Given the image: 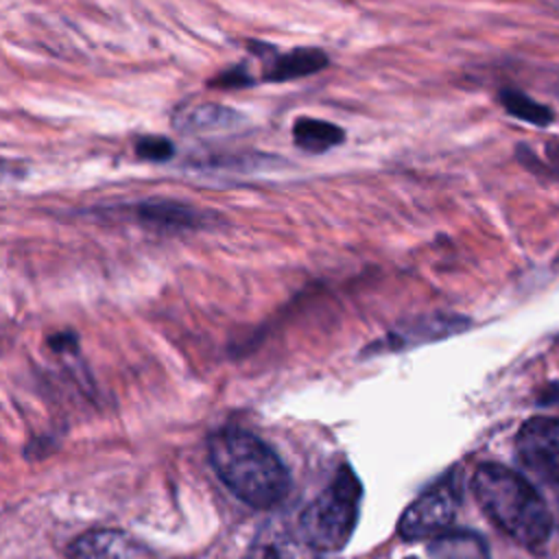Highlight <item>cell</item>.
Here are the masks:
<instances>
[{
	"label": "cell",
	"mask_w": 559,
	"mask_h": 559,
	"mask_svg": "<svg viewBox=\"0 0 559 559\" xmlns=\"http://www.w3.org/2000/svg\"><path fill=\"white\" fill-rule=\"evenodd\" d=\"M207 456L227 489L255 509L277 504L290 487L288 469L280 456L247 430H216L207 441Z\"/></svg>",
	"instance_id": "cell-1"
},
{
	"label": "cell",
	"mask_w": 559,
	"mask_h": 559,
	"mask_svg": "<svg viewBox=\"0 0 559 559\" xmlns=\"http://www.w3.org/2000/svg\"><path fill=\"white\" fill-rule=\"evenodd\" d=\"M472 487L487 518L520 546L537 550L548 542L550 509L528 478L504 465L483 463L474 472Z\"/></svg>",
	"instance_id": "cell-2"
},
{
	"label": "cell",
	"mask_w": 559,
	"mask_h": 559,
	"mask_svg": "<svg viewBox=\"0 0 559 559\" xmlns=\"http://www.w3.org/2000/svg\"><path fill=\"white\" fill-rule=\"evenodd\" d=\"M360 493V480L352 467H338L330 485L299 515V535L317 552H334L343 548L358 520Z\"/></svg>",
	"instance_id": "cell-3"
},
{
	"label": "cell",
	"mask_w": 559,
	"mask_h": 559,
	"mask_svg": "<svg viewBox=\"0 0 559 559\" xmlns=\"http://www.w3.org/2000/svg\"><path fill=\"white\" fill-rule=\"evenodd\" d=\"M518 459L533 478V487L544 489L559 509V419L533 417L515 437Z\"/></svg>",
	"instance_id": "cell-4"
},
{
	"label": "cell",
	"mask_w": 559,
	"mask_h": 559,
	"mask_svg": "<svg viewBox=\"0 0 559 559\" xmlns=\"http://www.w3.org/2000/svg\"><path fill=\"white\" fill-rule=\"evenodd\" d=\"M461 504V483L456 474H448L428 487L397 522V533L404 539L419 537H439L443 535L459 511Z\"/></svg>",
	"instance_id": "cell-5"
},
{
	"label": "cell",
	"mask_w": 559,
	"mask_h": 559,
	"mask_svg": "<svg viewBox=\"0 0 559 559\" xmlns=\"http://www.w3.org/2000/svg\"><path fill=\"white\" fill-rule=\"evenodd\" d=\"M469 323L463 317L454 314H428V317H417L411 319L395 330H391L384 338L376 341L373 345L367 347V354H382V352H402L415 345L424 343H435L439 338L459 334L465 330Z\"/></svg>",
	"instance_id": "cell-6"
},
{
	"label": "cell",
	"mask_w": 559,
	"mask_h": 559,
	"mask_svg": "<svg viewBox=\"0 0 559 559\" xmlns=\"http://www.w3.org/2000/svg\"><path fill=\"white\" fill-rule=\"evenodd\" d=\"M70 559H166L122 531H92L72 542Z\"/></svg>",
	"instance_id": "cell-7"
},
{
	"label": "cell",
	"mask_w": 559,
	"mask_h": 559,
	"mask_svg": "<svg viewBox=\"0 0 559 559\" xmlns=\"http://www.w3.org/2000/svg\"><path fill=\"white\" fill-rule=\"evenodd\" d=\"M247 122V118L229 107L216 103L188 105L177 109L173 116V127L186 135H214L236 131Z\"/></svg>",
	"instance_id": "cell-8"
},
{
	"label": "cell",
	"mask_w": 559,
	"mask_h": 559,
	"mask_svg": "<svg viewBox=\"0 0 559 559\" xmlns=\"http://www.w3.org/2000/svg\"><path fill=\"white\" fill-rule=\"evenodd\" d=\"M131 214L142 221L144 225L162 231H181V229H197L205 225V214L197 207H190L179 201L170 199H148L140 201L131 207Z\"/></svg>",
	"instance_id": "cell-9"
},
{
	"label": "cell",
	"mask_w": 559,
	"mask_h": 559,
	"mask_svg": "<svg viewBox=\"0 0 559 559\" xmlns=\"http://www.w3.org/2000/svg\"><path fill=\"white\" fill-rule=\"evenodd\" d=\"M242 559H319V552L299 533L271 524L255 535Z\"/></svg>",
	"instance_id": "cell-10"
},
{
	"label": "cell",
	"mask_w": 559,
	"mask_h": 559,
	"mask_svg": "<svg viewBox=\"0 0 559 559\" xmlns=\"http://www.w3.org/2000/svg\"><path fill=\"white\" fill-rule=\"evenodd\" d=\"M328 66V57L317 48H295L284 55H275L266 66V81H293L306 74H314Z\"/></svg>",
	"instance_id": "cell-11"
},
{
	"label": "cell",
	"mask_w": 559,
	"mask_h": 559,
	"mask_svg": "<svg viewBox=\"0 0 559 559\" xmlns=\"http://www.w3.org/2000/svg\"><path fill=\"white\" fill-rule=\"evenodd\" d=\"M343 129L317 118H299L293 127L295 144L308 153H323L343 142Z\"/></svg>",
	"instance_id": "cell-12"
},
{
	"label": "cell",
	"mask_w": 559,
	"mask_h": 559,
	"mask_svg": "<svg viewBox=\"0 0 559 559\" xmlns=\"http://www.w3.org/2000/svg\"><path fill=\"white\" fill-rule=\"evenodd\" d=\"M428 559H487V548L474 533H443L430 544Z\"/></svg>",
	"instance_id": "cell-13"
},
{
	"label": "cell",
	"mask_w": 559,
	"mask_h": 559,
	"mask_svg": "<svg viewBox=\"0 0 559 559\" xmlns=\"http://www.w3.org/2000/svg\"><path fill=\"white\" fill-rule=\"evenodd\" d=\"M500 103L511 116H515L524 122L537 124V127H546L555 118L552 109H548L546 105L533 100L531 96H526L524 92H518V90H502L500 92Z\"/></svg>",
	"instance_id": "cell-14"
},
{
	"label": "cell",
	"mask_w": 559,
	"mask_h": 559,
	"mask_svg": "<svg viewBox=\"0 0 559 559\" xmlns=\"http://www.w3.org/2000/svg\"><path fill=\"white\" fill-rule=\"evenodd\" d=\"M133 148L144 162H168L175 155V144L162 135H142L135 140Z\"/></svg>",
	"instance_id": "cell-15"
},
{
	"label": "cell",
	"mask_w": 559,
	"mask_h": 559,
	"mask_svg": "<svg viewBox=\"0 0 559 559\" xmlns=\"http://www.w3.org/2000/svg\"><path fill=\"white\" fill-rule=\"evenodd\" d=\"M28 166L20 159H7V157H0V183H7V181H17L26 175Z\"/></svg>",
	"instance_id": "cell-16"
},
{
	"label": "cell",
	"mask_w": 559,
	"mask_h": 559,
	"mask_svg": "<svg viewBox=\"0 0 559 559\" xmlns=\"http://www.w3.org/2000/svg\"><path fill=\"white\" fill-rule=\"evenodd\" d=\"M249 83H251V76L242 68H231L212 81V85H221V87H242Z\"/></svg>",
	"instance_id": "cell-17"
},
{
	"label": "cell",
	"mask_w": 559,
	"mask_h": 559,
	"mask_svg": "<svg viewBox=\"0 0 559 559\" xmlns=\"http://www.w3.org/2000/svg\"><path fill=\"white\" fill-rule=\"evenodd\" d=\"M50 347L55 349V352H66V349H74L76 347V334L70 330V332H59V334H52L50 336Z\"/></svg>",
	"instance_id": "cell-18"
}]
</instances>
